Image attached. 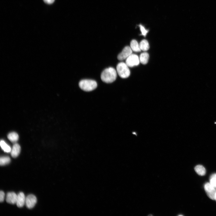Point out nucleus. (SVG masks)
Here are the masks:
<instances>
[{
  "label": "nucleus",
  "mask_w": 216,
  "mask_h": 216,
  "mask_svg": "<svg viewBox=\"0 0 216 216\" xmlns=\"http://www.w3.org/2000/svg\"><path fill=\"white\" fill-rule=\"evenodd\" d=\"M117 77V72L112 67L104 70L102 72L100 78L101 80L106 83H111L115 81Z\"/></svg>",
  "instance_id": "1"
},
{
  "label": "nucleus",
  "mask_w": 216,
  "mask_h": 216,
  "mask_svg": "<svg viewBox=\"0 0 216 216\" xmlns=\"http://www.w3.org/2000/svg\"><path fill=\"white\" fill-rule=\"evenodd\" d=\"M79 86L82 90L86 92H90L95 89L97 86L96 81L91 80H83L79 82Z\"/></svg>",
  "instance_id": "2"
},
{
  "label": "nucleus",
  "mask_w": 216,
  "mask_h": 216,
  "mask_svg": "<svg viewBox=\"0 0 216 216\" xmlns=\"http://www.w3.org/2000/svg\"><path fill=\"white\" fill-rule=\"evenodd\" d=\"M128 66L125 63L121 62L117 65L116 70L119 76L123 78L128 77L130 74V71Z\"/></svg>",
  "instance_id": "3"
},
{
  "label": "nucleus",
  "mask_w": 216,
  "mask_h": 216,
  "mask_svg": "<svg viewBox=\"0 0 216 216\" xmlns=\"http://www.w3.org/2000/svg\"><path fill=\"white\" fill-rule=\"evenodd\" d=\"M126 60L125 63L130 67L137 66L140 62L139 58L135 54H132Z\"/></svg>",
  "instance_id": "4"
},
{
  "label": "nucleus",
  "mask_w": 216,
  "mask_h": 216,
  "mask_svg": "<svg viewBox=\"0 0 216 216\" xmlns=\"http://www.w3.org/2000/svg\"><path fill=\"white\" fill-rule=\"evenodd\" d=\"M205 190L208 197L212 200H214L216 193V188L212 186L210 183H206L204 185Z\"/></svg>",
  "instance_id": "5"
},
{
  "label": "nucleus",
  "mask_w": 216,
  "mask_h": 216,
  "mask_svg": "<svg viewBox=\"0 0 216 216\" xmlns=\"http://www.w3.org/2000/svg\"><path fill=\"white\" fill-rule=\"evenodd\" d=\"M132 50L129 46L125 47L122 52L118 56L117 58L119 60H123L126 59L132 54Z\"/></svg>",
  "instance_id": "6"
},
{
  "label": "nucleus",
  "mask_w": 216,
  "mask_h": 216,
  "mask_svg": "<svg viewBox=\"0 0 216 216\" xmlns=\"http://www.w3.org/2000/svg\"><path fill=\"white\" fill-rule=\"evenodd\" d=\"M37 202V199L36 196L30 194L26 198L25 204L26 207L30 209L34 206Z\"/></svg>",
  "instance_id": "7"
},
{
  "label": "nucleus",
  "mask_w": 216,
  "mask_h": 216,
  "mask_svg": "<svg viewBox=\"0 0 216 216\" xmlns=\"http://www.w3.org/2000/svg\"><path fill=\"white\" fill-rule=\"evenodd\" d=\"M17 198V195L14 192H8L6 195V201L9 203L14 204L16 203Z\"/></svg>",
  "instance_id": "8"
},
{
  "label": "nucleus",
  "mask_w": 216,
  "mask_h": 216,
  "mask_svg": "<svg viewBox=\"0 0 216 216\" xmlns=\"http://www.w3.org/2000/svg\"><path fill=\"white\" fill-rule=\"evenodd\" d=\"M26 198L22 192H20L17 195L16 204L17 206L21 208L26 203Z\"/></svg>",
  "instance_id": "9"
},
{
  "label": "nucleus",
  "mask_w": 216,
  "mask_h": 216,
  "mask_svg": "<svg viewBox=\"0 0 216 216\" xmlns=\"http://www.w3.org/2000/svg\"><path fill=\"white\" fill-rule=\"evenodd\" d=\"M21 150L20 146L17 143L14 144L11 151V155L13 158L17 157L19 154Z\"/></svg>",
  "instance_id": "10"
},
{
  "label": "nucleus",
  "mask_w": 216,
  "mask_h": 216,
  "mask_svg": "<svg viewBox=\"0 0 216 216\" xmlns=\"http://www.w3.org/2000/svg\"><path fill=\"white\" fill-rule=\"evenodd\" d=\"M130 47L132 51L135 52H139L141 51L139 44L135 40H132L130 43Z\"/></svg>",
  "instance_id": "11"
},
{
  "label": "nucleus",
  "mask_w": 216,
  "mask_h": 216,
  "mask_svg": "<svg viewBox=\"0 0 216 216\" xmlns=\"http://www.w3.org/2000/svg\"><path fill=\"white\" fill-rule=\"evenodd\" d=\"M149 58L148 54L146 52L141 53L139 57L140 62L143 64H146L148 61Z\"/></svg>",
  "instance_id": "12"
},
{
  "label": "nucleus",
  "mask_w": 216,
  "mask_h": 216,
  "mask_svg": "<svg viewBox=\"0 0 216 216\" xmlns=\"http://www.w3.org/2000/svg\"><path fill=\"white\" fill-rule=\"evenodd\" d=\"M194 170L196 173L200 176H204L206 173V169L201 165H199L196 166L194 168Z\"/></svg>",
  "instance_id": "13"
},
{
  "label": "nucleus",
  "mask_w": 216,
  "mask_h": 216,
  "mask_svg": "<svg viewBox=\"0 0 216 216\" xmlns=\"http://www.w3.org/2000/svg\"><path fill=\"white\" fill-rule=\"evenodd\" d=\"M140 48L141 50L146 51L149 48V43L147 40L145 39L142 40L139 44Z\"/></svg>",
  "instance_id": "14"
},
{
  "label": "nucleus",
  "mask_w": 216,
  "mask_h": 216,
  "mask_svg": "<svg viewBox=\"0 0 216 216\" xmlns=\"http://www.w3.org/2000/svg\"><path fill=\"white\" fill-rule=\"evenodd\" d=\"M8 138L11 142H15L18 140L19 136L16 133L12 132L8 134Z\"/></svg>",
  "instance_id": "15"
},
{
  "label": "nucleus",
  "mask_w": 216,
  "mask_h": 216,
  "mask_svg": "<svg viewBox=\"0 0 216 216\" xmlns=\"http://www.w3.org/2000/svg\"><path fill=\"white\" fill-rule=\"evenodd\" d=\"M0 144L1 148L5 152L9 153L11 152V149L10 147L4 140L1 141Z\"/></svg>",
  "instance_id": "16"
},
{
  "label": "nucleus",
  "mask_w": 216,
  "mask_h": 216,
  "mask_svg": "<svg viewBox=\"0 0 216 216\" xmlns=\"http://www.w3.org/2000/svg\"><path fill=\"white\" fill-rule=\"evenodd\" d=\"M10 161V158L8 156L2 157L0 158V164L3 166L9 164Z\"/></svg>",
  "instance_id": "17"
},
{
  "label": "nucleus",
  "mask_w": 216,
  "mask_h": 216,
  "mask_svg": "<svg viewBox=\"0 0 216 216\" xmlns=\"http://www.w3.org/2000/svg\"><path fill=\"white\" fill-rule=\"evenodd\" d=\"M210 183L212 186L216 188V173L213 174L210 176Z\"/></svg>",
  "instance_id": "18"
},
{
  "label": "nucleus",
  "mask_w": 216,
  "mask_h": 216,
  "mask_svg": "<svg viewBox=\"0 0 216 216\" xmlns=\"http://www.w3.org/2000/svg\"><path fill=\"white\" fill-rule=\"evenodd\" d=\"M139 26L141 33V35L145 37L148 32V30L146 29L141 24H140Z\"/></svg>",
  "instance_id": "19"
},
{
  "label": "nucleus",
  "mask_w": 216,
  "mask_h": 216,
  "mask_svg": "<svg viewBox=\"0 0 216 216\" xmlns=\"http://www.w3.org/2000/svg\"><path fill=\"white\" fill-rule=\"evenodd\" d=\"M5 194L3 191H1L0 192V201L1 202H3L4 199Z\"/></svg>",
  "instance_id": "20"
},
{
  "label": "nucleus",
  "mask_w": 216,
  "mask_h": 216,
  "mask_svg": "<svg viewBox=\"0 0 216 216\" xmlns=\"http://www.w3.org/2000/svg\"><path fill=\"white\" fill-rule=\"evenodd\" d=\"M44 2L46 3L50 4L52 3L55 0H43Z\"/></svg>",
  "instance_id": "21"
},
{
  "label": "nucleus",
  "mask_w": 216,
  "mask_h": 216,
  "mask_svg": "<svg viewBox=\"0 0 216 216\" xmlns=\"http://www.w3.org/2000/svg\"><path fill=\"white\" fill-rule=\"evenodd\" d=\"M214 200H215L216 201V193L215 194V197H214Z\"/></svg>",
  "instance_id": "22"
}]
</instances>
